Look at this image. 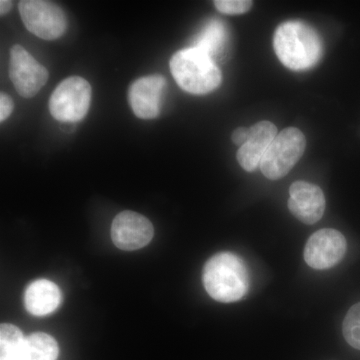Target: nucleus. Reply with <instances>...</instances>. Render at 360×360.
<instances>
[{
  "label": "nucleus",
  "instance_id": "1",
  "mask_svg": "<svg viewBox=\"0 0 360 360\" xmlns=\"http://www.w3.org/2000/svg\"><path fill=\"white\" fill-rule=\"evenodd\" d=\"M203 285L208 295L219 302H234L246 295L250 276L245 262L231 252L217 253L203 269Z\"/></svg>",
  "mask_w": 360,
  "mask_h": 360
},
{
  "label": "nucleus",
  "instance_id": "2",
  "mask_svg": "<svg viewBox=\"0 0 360 360\" xmlns=\"http://www.w3.org/2000/svg\"><path fill=\"white\" fill-rule=\"evenodd\" d=\"M274 45L277 58L291 70H307L321 58L319 35L300 21H288L279 25L274 34Z\"/></svg>",
  "mask_w": 360,
  "mask_h": 360
},
{
  "label": "nucleus",
  "instance_id": "3",
  "mask_svg": "<svg viewBox=\"0 0 360 360\" xmlns=\"http://www.w3.org/2000/svg\"><path fill=\"white\" fill-rule=\"evenodd\" d=\"M170 71L180 89L191 94H208L221 84V71L213 59L194 46L172 56Z\"/></svg>",
  "mask_w": 360,
  "mask_h": 360
},
{
  "label": "nucleus",
  "instance_id": "4",
  "mask_svg": "<svg viewBox=\"0 0 360 360\" xmlns=\"http://www.w3.org/2000/svg\"><path fill=\"white\" fill-rule=\"evenodd\" d=\"M305 146L307 139L300 129H283L270 144L260 162L262 174L271 180L283 179L302 158Z\"/></svg>",
  "mask_w": 360,
  "mask_h": 360
},
{
  "label": "nucleus",
  "instance_id": "5",
  "mask_svg": "<svg viewBox=\"0 0 360 360\" xmlns=\"http://www.w3.org/2000/svg\"><path fill=\"white\" fill-rule=\"evenodd\" d=\"M91 101V86L79 77L66 78L52 92L49 110L61 122H77L89 112Z\"/></svg>",
  "mask_w": 360,
  "mask_h": 360
},
{
  "label": "nucleus",
  "instance_id": "6",
  "mask_svg": "<svg viewBox=\"0 0 360 360\" xmlns=\"http://www.w3.org/2000/svg\"><path fill=\"white\" fill-rule=\"evenodd\" d=\"M20 13L28 32L39 39H58L68 28L65 13L53 2L22 0L20 2Z\"/></svg>",
  "mask_w": 360,
  "mask_h": 360
},
{
  "label": "nucleus",
  "instance_id": "7",
  "mask_svg": "<svg viewBox=\"0 0 360 360\" xmlns=\"http://www.w3.org/2000/svg\"><path fill=\"white\" fill-rule=\"evenodd\" d=\"M9 75L16 91L25 98L37 96L49 80V71L20 44L11 51Z\"/></svg>",
  "mask_w": 360,
  "mask_h": 360
},
{
  "label": "nucleus",
  "instance_id": "8",
  "mask_svg": "<svg viewBox=\"0 0 360 360\" xmlns=\"http://www.w3.org/2000/svg\"><path fill=\"white\" fill-rule=\"evenodd\" d=\"M347 252V240L340 231L324 229L307 240L304 259L314 269H328L340 264Z\"/></svg>",
  "mask_w": 360,
  "mask_h": 360
},
{
  "label": "nucleus",
  "instance_id": "9",
  "mask_svg": "<svg viewBox=\"0 0 360 360\" xmlns=\"http://www.w3.org/2000/svg\"><path fill=\"white\" fill-rule=\"evenodd\" d=\"M155 236L153 225L146 217L134 212L116 215L111 225V238L116 248L136 250L150 243Z\"/></svg>",
  "mask_w": 360,
  "mask_h": 360
},
{
  "label": "nucleus",
  "instance_id": "10",
  "mask_svg": "<svg viewBox=\"0 0 360 360\" xmlns=\"http://www.w3.org/2000/svg\"><path fill=\"white\" fill-rule=\"evenodd\" d=\"M288 208L290 212L305 224H314L323 217L326 198L321 187L305 181L291 184Z\"/></svg>",
  "mask_w": 360,
  "mask_h": 360
},
{
  "label": "nucleus",
  "instance_id": "11",
  "mask_svg": "<svg viewBox=\"0 0 360 360\" xmlns=\"http://www.w3.org/2000/svg\"><path fill=\"white\" fill-rule=\"evenodd\" d=\"M165 87V79L161 75L141 77L130 85L129 101L134 115L141 120L158 117Z\"/></svg>",
  "mask_w": 360,
  "mask_h": 360
},
{
  "label": "nucleus",
  "instance_id": "12",
  "mask_svg": "<svg viewBox=\"0 0 360 360\" xmlns=\"http://www.w3.org/2000/svg\"><path fill=\"white\" fill-rule=\"evenodd\" d=\"M277 134L276 127L272 122H260L251 127L248 141L236 155L240 167L246 172H255Z\"/></svg>",
  "mask_w": 360,
  "mask_h": 360
},
{
  "label": "nucleus",
  "instance_id": "13",
  "mask_svg": "<svg viewBox=\"0 0 360 360\" xmlns=\"http://www.w3.org/2000/svg\"><path fill=\"white\" fill-rule=\"evenodd\" d=\"M61 291L56 283L39 279L28 286L25 292V307L35 316H44L53 312L60 305Z\"/></svg>",
  "mask_w": 360,
  "mask_h": 360
},
{
  "label": "nucleus",
  "instance_id": "14",
  "mask_svg": "<svg viewBox=\"0 0 360 360\" xmlns=\"http://www.w3.org/2000/svg\"><path fill=\"white\" fill-rule=\"evenodd\" d=\"M58 342L46 333H37L25 338L20 360H58Z\"/></svg>",
  "mask_w": 360,
  "mask_h": 360
},
{
  "label": "nucleus",
  "instance_id": "15",
  "mask_svg": "<svg viewBox=\"0 0 360 360\" xmlns=\"http://www.w3.org/2000/svg\"><path fill=\"white\" fill-rule=\"evenodd\" d=\"M227 32L224 23L212 20L205 26L194 42V47L207 53L210 58L219 56L226 44Z\"/></svg>",
  "mask_w": 360,
  "mask_h": 360
},
{
  "label": "nucleus",
  "instance_id": "16",
  "mask_svg": "<svg viewBox=\"0 0 360 360\" xmlns=\"http://www.w3.org/2000/svg\"><path fill=\"white\" fill-rule=\"evenodd\" d=\"M25 338L13 324L0 326V360H20Z\"/></svg>",
  "mask_w": 360,
  "mask_h": 360
},
{
  "label": "nucleus",
  "instance_id": "17",
  "mask_svg": "<svg viewBox=\"0 0 360 360\" xmlns=\"http://www.w3.org/2000/svg\"><path fill=\"white\" fill-rule=\"evenodd\" d=\"M342 333L348 345L360 350V302L348 310L343 321Z\"/></svg>",
  "mask_w": 360,
  "mask_h": 360
},
{
  "label": "nucleus",
  "instance_id": "18",
  "mask_svg": "<svg viewBox=\"0 0 360 360\" xmlns=\"http://www.w3.org/2000/svg\"><path fill=\"white\" fill-rule=\"evenodd\" d=\"M214 6L217 11L224 14H243L248 13L252 6V1L250 0H217Z\"/></svg>",
  "mask_w": 360,
  "mask_h": 360
},
{
  "label": "nucleus",
  "instance_id": "19",
  "mask_svg": "<svg viewBox=\"0 0 360 360\" xmlns=\"http://www.w3.org/2000/svg\"><path fill=\"white\" fill-rule=\"evenodd\" d=\"M13 110V99L7 94L1 92L0 94V122H4L11 116Z\"/></svg>",
  "mask_w": 360,
  "mask_h": 360
},
{
  "label": "nucleus",
  "instance_id": "20",
  "mask_svg": "<svg viewBox=\"0 0 360 360\" xmlns=\"http://www.w3.org/2000/svg\"><path fill=\"white\" fill-rule=\"evenodd\" d=\"M248 136H250V129H245V127H238V129L234 130L232 134L231 139L234 144L236 146H243L248 141Z\"/></svg>",
  "mask_w": 360,
  "mask_h": 360
},
{
  "label": "nucleus",
  "instance_id": "21",
  "mask_svg": "<svg viewBox=\"0 0 360 360\" xmlns=\"http://www.w3.org/2000/svg\"><path fill=\"white\" fill-rule=\"evenodd\" d=\"M11 7H13V1H11V0H1L0 1V14L4 15V14L8 13Z\"/></svg>",
  "mask_w": 360,
  "mask_h": 360
}]
</instances>
